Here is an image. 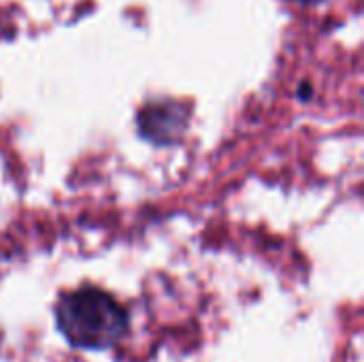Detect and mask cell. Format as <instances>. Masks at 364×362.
Wrapping results in <instances>:
<instances>
[{
	"label": "cell",
	"instance_id": "obj_2",
	"mask_svg": "<svg viewBox=\"0 0 364 362\" xmlns=\"http://www.w3.org/2000/svg\"><path fill=\"white\" fill-rule=\"evenodd\" d=\"M190 109L177 100H158L145 105L139 115V132L143 139L158 143V145H171L179 141L183 130L188 128Z\"/></svg>",
	"mask_w": 364,
	"mask_h": 362
},
{
	"label": "cell",
	"instance_id": "obj_3",
	"mask_svg": "<svg viewBox=\"0 0 364 362\" xmlns=\"http://www.w3.org/2000/svg\"><path fill=\"white\" fill-rule=\"evenodd\" d=\"M296 2H301V4H316V2H322V0H296Z\"/></svg>",
	"mask_w": 364,
	"mask_h": 362
},
{
	"label": "cell",
	"instance_id": "obj_1",
	"mask_svg": "<svg viewBox=\"0 0 364 362\" xmlns=\"http://www.w3.org/2000/svg\"><path fill=\"white\" fill-rule=\"evenodd\" d=\"M53 316L60 335L79 350H109L130 329L128 312L100 288H79L62 294Z\"/></svg>",
	"mask_w": 364,
	"mask_h": 362
}]
</instances>
